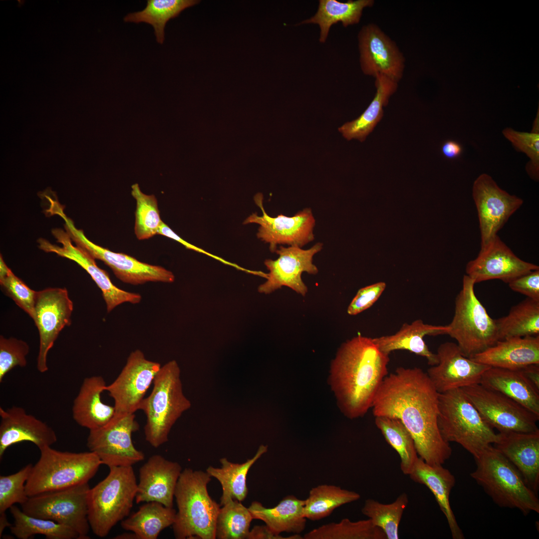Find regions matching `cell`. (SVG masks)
Returning a JSON list of instances; mask_svg holds the SVG:
<instances>
[{"label": "cell", "instance_id": "obj_1", "mask_svg": "<svg viewBox=\"0 0 539 539\" xmlns=\"http://www.w3.org/2000/svg\"><path fill=\"white\" fill-rule=\"evenodd\" d=\"M439 394L422 369L399 367L385 377L371 407L374 417L399 419L419 457L430 465H443L452 453L438 427Z\"/></svg>", "mask_w": 539, "mask_h": 539}, {"label": "cell", "instance_id": "obj_2", "mask_svg": "<svg viewBox=\"0 0 539 539\" xmlns=\"http://www.w3.org/2000/svg\"><path fill=\"white\" fill-rule=\"evenodd\" d=\"M389 354L372 338L357 336L342 343L332 360L330 381L339 408L348 418L364 416L388 374Z\"/></svg>", "mask_w": 539, "mask_h": 539}, {"label": "cell", "instance_id": "obj_3", "mask_svg": "<svg viewBox=\"0 0 539 539\" xmlns=\"http://www.w3.org/2000/svg\"><path fill=\"white\" fill-rule=\"evenodd\" d=\"M211 480L206 471L182 470L174 493L178 512L172 526L176 539H216L220 505L209 494L207 486Z\"/></svg>", "mask_w": 539, "mask_h": 539}, {"label": "cell", "instance_id": "obj_4", "mask_svg": "<svg viewBox=\"0 0 539 539\" xmlns=\"http://www.w3.org/2000/svg\"><path fill=\"white\" fill-rule=\"evenodd\" d=\"M471 477L498 506L517 509L524 515L539 513L537 495L514 465L492 445L474 458Z\"/></svg>", "mask_w": 539, "mask_h": 539}, {"label": "cell", "instance_id": "obj_5", "mask_svg": "<svg viewBox=\"0 0 539 539\" xmlns=\"http://www.w3.org/2000/svg\"><path fill=\"white\" fill-rule=\"evenodd\" d=\"M180 373L175 360L161 366L154 378L151 392L140 406L139 410L143 411L146 417L145 439L154 448L168 441L173 426L191 407L190 401L183 393Z\"/></svg>", "mask_w": 539, "mask_h": 539}, {"label": "cell", "instance_id": "obj_6", "mask_svg": "<svg viewBox=\"0 0 539 539\" xmlns=\"http://www.w3.org/2000/svg\"><path fill=\"white\" fill-rule=\"evenodd\" d=\"M438 425L444 440L459 444L474 458L498 439L462 388L439 393Z\"/></svg>", "mask_w": 539, "mask_h": 539}, {"label": "cell", "instance_id": "obj_7", "mask_svg": "<svg viewBox=\"0 0 539 539\" xmlns=\"http://www.w3.org/2000/svg\"><path fill=\"white\" fill-rule=\"evenodd\" d=\"M109 468L108 475L89 489L87 497L90 527L100 538L130 515L137 490L132 466Z\"/></svg>", "mask_w": 539, "mask_h": 539}, {"label": "cell", "instance_id": "obj_8", "mask_svg": "<svg viewBox=\"0 0 539 539\" xmlns=\"http://www.w3.org/2000/svg\"><path fill=\"white\" fill-rule=\"evenodd\" d=\"M25 484L29 497L88 483L102 465L94 452L60 451L51 446L40 450Z\"/></svg>", "mask_w": 539, "mask_h": 539}, {"label": "cell", "instance_id": "obj_9", "mask_svg": "<svg viewBox=\"0 0 539 539\" xmlns=\"http://www.w3.org/2000/svg\"><path fill=\"white\" fill-rule=\"evenodd\" d=\"M475 282L467 275L455 299V313L447 334L455 339L463 355L471 358L499 341L495 319L476 296Z\"/></svg>", "mask_w": 539, "mask_h": 539}, {"label": "cell", "instance_id": "obj_10", "mask_svg": "<svg viewBox=\"0 0 539 539\" xmlns=\"http://www.w3.org/2000/svg\"><path fill=\"white\" fill-rule=\"evenodd\" d=\"M84 483L63 490L39 494L29 497L21 505L25 514L49 520L68 527L79 536L89 539L87 497L90 489Z\"/></svg>", "mask_w": 539, "mask_h": 539}, {"label": "cell", "instance_id": "obj_11", "mask_svg": "<svg viewBox=\"0 0 539 539\" xmlns=\"http://www.w3.org/2000/svg\"><path fill=\"white\" fill-rule=\"evenodd\" d=\"M54 214L64 221L65 230L72 241L86 250L95 260L104 262L122 281L138 285L149 281L171 283L174 281L172 272L163 267L141 262L127 255L112 252L93 243L87 238L82 230L75 227L62 207L56 208Z\"/></svg>", "mask_w": 539, "mask_h": 539}, {"label": "cell", "instance_id": "obj_12", "mask_svg": "<svg viewBox=\"0 0 539 539\" xmlns=\"http://www.w3.org/2000/svg\"><path fill=\"white\" fill-rule=\"evenodd\" d=\"M484 420L499 432L539 431V416L498 391L480 383L462 388Z\"/></svg>", "mask_w": 539, "mask_h": 539}, {"label": "cell", "instance_id": "obj_13", "mask_svg": "<svg viewBox=\"0 0 539 539\" xmlns=\"http://www.w3.org/2000/svg\"><path fill=\"white\" fill-rule=\"evenodd\" d=\"M135 414H115L105 425L89 430L87 446L95 453L102 464L108 467L132 466L144 460L143 452L134 446L133 432L139 429Z\"/></svg>", "mask_w": 539, "mask_h": 539}, {"label": "cell", "instance_id": "obj_14", "mask_svg": "<svg viewBox=\"0 0 539 539\" xmlns=\"http://www.w3.org/2000/svg\"><path fill=\"white\" fill-rule=\"evenodd\" d=\"M161 367L159 363L147 359L139 349L130 354L119 375L105 388L114 400L115 414H134L139 410Z\"/></svg>", "mask_w": 539, "mask_h": 539}, {"label": "cell", "instance_id": "obj_15", "mask_svg": "<svg viewBox=\"0 0 539 539\" xmlns=\"http://www.w3.org/2000/svg\"><path fill=\"white\" fill-rule=\"evenodd\" d=\"M472 195L478 212L481 248L497 236L523 201L502 189L487 174H481L475 180Z\"/></svg>", "mask_w": 539, "mask_h": 539}, {"label": "cell", "instance_id": "obj_16", "mask_svg": "<svg viewBox=\"0 0 539 539\" xmlns=\"http://www.w3.org/2000/svg\"><path fill=\"white\" fill-rule=\"evenodd\" d=\"M256 204L263 214L255 213L249 216L244 224H257L260 226L257 237L270 244V249L274 252L277 245H288L301 248L314 239L313 233L315 220L310 208H305L292 217L278 215L270 217L266 212L263 204V196L257 194L254 198Z\"/></svg>", "mask_w": 539, "mask_h": 539}, {"label": "cell", "instance_id": "obj_17", "mask_svg": "<svg viewBox=\"0 0 539 539\" xmlns=\"http://www.w3.org/2000/svg\"><path fill=\"white\" fill-rule=\"evenodd\" d=\"M73 302L65 288H47L37 292L33 321L39 335L37 369L48 370L47 356L60 332L71 324Z\"/></svg>", "mask_w": 539, "mask_h": 539}, {"label": "cell", "instance_id": "obj_18", "mask_svg": "<svg viewBox=\"0 0 539 539\" xmlns=\"http://www.w3.org/2000/svg\"><path fill=\"white\" fill-rule=\"evenodd\" d=\"M52 234L61 246L40 238L37 241L38 248L45 252L53 253L72 260L84 269L101 290L108 312L124 302L137 304L140 302L142 297L140 294L125 291L115 286L107 273L97 266L95 259L86 250L73 245L66 231L55 228L52 230Z\"/></svg>", "mask_w": 539, "mask_h": 539}, {"label": "cell", "instance_id": "obj_19", "mask_svg": "<svg viewBox=\"0 0 539 539\" xmlns=\"http://www.w3.org/2000/svg\"><path fill=\"white\" fill-rule=\"evenodd\" d=\"M322 246V243H317L308 250L294 246H280L276 249L274 252L279 257L275 260L267 259L264 262L269 272L266 274V281L259 286V292L269 294L285 286L305 295L308 289L301 279V274L318 272L312 262L313 257L321 250Z\"/></svg>", "mask_w": 539, "mask_h": 539}, {"label": "cell", "instance_id": "obj_20", "mask_svg": "<svg viewBox=\"0 0 539 539\" xmlns=\"http://www.w3.org/2000/svg\"><path fill=\"white\" fill-rule=\"evenodd\" d=\"M360 63L365 75H384L397 82L403 76L405 58L396 43L377 24L364 25L358 34Z\"/></svg>", "mask_w": 539, "mask_h": 539}, {"label": "cell", "instance_id": "obj_21", "mask_svg": "<svg viewBox=\"0 0 539 539\" xmlns=\"http://www.w3.org/2000/svg\"><path fill=\"white\" fill-rule=\"evenodd\" d=\"M436 355L438 363L426 373L439 393L480 383L483 373L491 367L465 357L452 342L441 344Z\"/></svg>", "mask_w": 539, "mask_h": 539}, {"label": "cell", "instance_id": "obj_22", "mask_svg": "<svg viewBox=\"0 0 539 539\" xmlns=\"http://www.w3.org/2000/svg\"><path fill=\"white\" fill-rule=\"evenodd\" d=\"M539 269L538 266L518 258L497 235L481 248L476 258L468 263L466 272L475 283L495 279L508 283Z\"/></svg>", "mask_w": 539, "mask_h": 539}, {"label": "cell", "instance_id": "obj_23", "mask_svg": "<svg viewBox=\"0 0 539 539\" xmlns=\"http://www.w3.org/2000/svg\"><path fill=\"white\" fill-rule=\"evenodd\" d=\"M182 471L177 462L158 454L150 457L139 469L136 503L156 502L173 507L174 493Z\"/></svg>", "mask_w": 539, "mask_h": 539}, {"label": "cell", "instance_id": "obj_24", "mask_svg": "<svg viewBox=\"0 0 539 539\" xmlns=\"http://www.w3.org/2000/svg\"><path fill=\"white\" fill-rule=\"evenodd\" d=\"M0 459L9 447L16 443L30 442L40 450L57 441L50 426L22 407L14 406L4 409L0 407Z\"/></svg>", "mask_w": 539, "mask_h": 539}, {"label": "cell", "instance_id": "obj_25", "mask_svg": "<svg viewBox=\"0 0 539 539\" xmlns=\"http://www.w3.org/2000/svg\"><path fill=\"white\" fill-rule=\"evenodd\" d=\"M494 447L517 469L526 484L536 494L539 489V431L498 433Z\"/></svg>", "mask_w": 539, "mask_h": 539}, {"label": "cell", "instance_id": "obj_26", "mask_svg": "<svg viewBox=\"0 0 539 539\" xmlns=\"http://www.w3.org/2000/svg\"><path fill=\"white\" fill-rule=\"evenodd\" d=\"M471 359L491 367L511 370L539 364V335L499 340Z\"/></svg>", "mask_w": 539, "mask_h": 539}, {"label": "cell", "instance_id": "obj_27", "mask_svg": "<svg viewBox=\"0 0 539 539\" xmlns=\"http://www.w3.org/2000/svg\"><path fill=\"white\" fill-rule=\"evenodd\" d=\"M106 385L101 376L83 380L72 408L73 418L79 426L94 430L104 426L114 417V406L103 403L101 399Z\"/></svg>", "mask_w": 539, "mask_h": 539}, {"label": "cell", "instance_id": "obj_28", "mask_svg": "<svg viewBox=\"0 0 539 539\" xmlns=\"http://www.w3.org/2000/svg\"><path fill=\"white\" fill-rule=\"evenodd\" d=\"M447 325L426 324L421 319L411 323H404L395 334L372 338L373 342L383 352L389 354L397 350H405L425 357L430 366L436 365V354L430 351L424 338L426 335L447 334Z\"/></svg>", "mask_w": 539, "mask_h": 539}, {"label": "cell", "instance_id": "obj_29", "mask_svg": "<svg viewBox=\"0 0 539 539\" xmlns=\"http://www.w3.org/2000/svg\"><path fill=\"white\" fill-rule=\"evenodd\" d=\"M409 475L412 481L426 486L433 493L447 519L452 538L465 539L450 503V494L456 482L454 476L442 465H430L420 457Z\"/></svg>", "mask_w": 539, "mask_h": 539}, {"label": "cell", "instance_id": "obj_30", "mask_svg": "<svg viewBox=\"0 0 539 539\" xmlns=\"http://www.w3.org/2000/svg\"><path fill=\"white\" fill-rule=\"evenodd\" d=\"M304 503V500L288 495L273 508H266L260 502L254 501L248 509L254 519L263 521L273 533L299 534L304 530L306 525Z\"/></svg>", "mask_w": 539, "mask_h": 539}, {"label": "cell", "instance_id": "obj_31", "mask_svg": "<svg viewBox=\"0 0 539 539\" xmlns=\"http://www.w3.org/2000/svg\"><path fill=\"white\" fill-rule=\"evenodd\" d=\"M480 384L498 391L539 416V390L520 370L490 367L483 374Z\"/></svg>", "mask_w": 539, "mask_h": 539}, {"label": "cell", "instance_id": "obj_32", "mask_svg": "<svg viewBox=\"0 0 539 539\" xmlns=\"http://www.w3.org/2000/svg\"><path fill=\"white\" fill-rule=\"evenodd\" d=\"M375 95L363 113L356 119L343 124L338 128L348 140L352 139L363 142L371 132L383 115V107L387 105L390 97L396 91L398 83L384 75L375 77Z\"/></svg>", "mask_w": 539, "mask_h": 539}, {"label": "cell", "instance_id": "obj_33", "mask_svg": "<svg viewBox=\"0 0 539 539\" xmlns=\"http://www.w3.org/2000/svg\"><path fill=\"white\" fill-rule=\"evenodd\" d=\"M268 451V446L261 445L254 456L241 464L229 461L226 458L220 459L221 468L210 466L206 472L211 477L216 478L220 483L222 495L220 506L230 499L243 501L248 494L247 477L253 465Z\"/></svg>", "mask_w": 539, "mask_h": 539}, {"label": "cell", "instance_id": "obj_34", "mask_svg": "<svg viewBox=\"0 0 539 539\" xmlns=\"http://www.w3.org/2000/svg\"><path fill=\"white\" fill-rule=\"evenodd\" d=\"M176 512L173 507L158 502H146L122 520L121 527L135 533L138 539H156L163 530L172 526Z\"/></svg>", "mask_w": 539, "mask_h": 539}, {"label": "cell", "instance_id": "obj_35", "mask_svg": "<svg viewBox=\"0 0 539 539\" xmlns=\"http://www.w3.org/2000/svg\"><path fill=\"white\" fill-rule=\"evenodd\" d=\"M373 0H348L341 2L336 0H320L317 12L301 23H316L320 28L319 41L324 42L331 26L341 22L344 27L358 23L364 8L371 7Z\"/></svg>", "mask_w": 539, "mask_h": 539}, {"label": "cell", "instance_id": "obj_36", "mask_svg": "<svg viewBox=\"0 0 539 539\" xmlns=\"http://www.w3.org/2000/svg\"><path fill=\"white\" fill-rule=\"evenodd\" d=\"M495 321L499 340L539 335V301L527 297Z\"/></svg>", "mask_w": 539, "mask_h": 539}, {"label": "cell", "instance_id": "obj_37", "mask_svg": "<svg viewBox=\"0 0 539 539\" xmlns=\"http://www.w3.org/2000/svg\"><path fill=\"white\" fill-rule=\"evenodd\" d=\"M199 1L197 0H148L143 10L128 13L124 17V20L127 22H145L151 24L154 28L157 41L162 44L167 22L178 16L185 9Z\"/></svg>", "mask_w": 539, "mask_h": 539}, {"label": "cell", "instance_id": "obj_38", "mask_svg": "<svg viewBox=\"0 0 539 539\" xmlns=\"http://www.w3.org/2000/svg\"><path fill=\"white\" fill-rule=\"evenodd\" d=\"M360 498L355 492L333 485H320L312 488L304 500V516L312 521H318L329 516L338 507Z\"/></svg>", "mask_w": 539, "mask_h": 539}, {"label": "cell", "instance_id": "obj_39", "mask_svg": "<svg viewBox=\"0 0 539 539\" xmlns=\"http://www.w3.org/2000/svg\"><path fill=\"white\" fill-rule=\"evenodd\" d=\"M375 424L387 443L399 454L402 473L409 475L419 457L411 433L402 421L395 417L376 416Z\"/></svg>", "mask_w": 539, "mask_h": 539}, {"label": "cell", "instance_id": "obj_40", "mask_svg": "<svg viewBox=\"0 0 539 539\" xmlns=\"http://www.w3.org/2000/svg\"><path fill=\"white\" fill-rule=\"evenodd\" d=\"M9 512L14 519L10 527L11 533L19 539H28L40 534L48 539H80L78 533L71 528L54 521L32 517L13 505Z\"/></svg>", "mask_w": 539, "mask_h": 539}, {"label": "cell", "instance_id": "obj_41", "mask_svg": "<svg viewBox=\"0 0 539 539\" xmlns=\"http://www.w3.org/2000/svg\"><path fill=\"white\" fill-rule=\"evenodd\" d=\"M304 539H387L384 532L370 519L353 522L345 518L323 525L305 534Z\"/></svg>", "mask_w": 539, "mask_h": 539}, {"label": "cell", "instance_id": "obj_42", "mask_svg": "<svg viewBox=\"0 0 539 539\" xmlns=\"http://www.w3.org/2000/svg\"><path fill=\"white\" fill-rule=\"evenodd\" d=\"M408 502V497L405 493L388 504L369 499L365 501L361 512L374 526L384 532L387 539H398L399 526Z\"/></svg>", "mask_w": 539, "mask_h": 539}, {"label": "cell", "instance_id": "obj_43", "mask_svg": "<svg viewBox=\"0 0 539 539\" xmlns=\"http://www.w3.org/2000/svg\"><path fill=\"white\" fill-rule=\"evenodd\" d=\"M220 508L216 522V538L247 539L254 519L249 509L241 502L230 499Z\"/></svg>", "mask_w": 539, "mask_h": 539}, {"label": "cell", "instance_id": "obj_44", "mask_svg": "<svg viewBox=\"0 0 539 539\" xmlns=\"http://www.w3.org/2000/svg\"><path fill=\"white\" fill-rule=\"evenodd\" d=\"M131 188V194L136 201L134 232L138 240L148 239L158 234L163 222L157 201L154 195L142 192L138 184Z\"/></svg>", "mask_w": 539, "mask_h": 539}, {"label": "cell", "instance_id": "obj_45", "mask_svg": "<svg viewBox=\"0 0 539 539\" xmlns=\"http://www.w3.org/2000/svg\"><path fill=\"white\" fill-rule=\"evenodd\" d=\"M0 283L5 294L33 320L37 292L17 277L0 258Z\"/></svg>", "mask_w": 539, "mask_h": 539}, {"label": "cell", "instance_id": "obj_46", "mask_svg": "<svg viewBox=\"0 0 539 539\" xmlns=\"http://www.w3.org/2000/svg\"><path fill=\"white\" fill-rule=\"evenodd\" d=\"M32 466L29 464L15 473L0 476V514L5 513L14 504L21 505L27 501L25 484Z\"/></svg>", "mask_w": 539, "mask_h": 539}, {"label": "cell", "instance_id": "obj_47", "mask_svg": "<svg viewBox=\"0 0 539 539\" xmlns=\"http://www.w3.org/2000/svg\"><path fill=\"white\" fill-rule=\"evenodd\" d=\"M505 137L517 151L525 153L530 159L526 166L527 173L535 181L539 178V133L520 132L506 128L502 132Z\"/></svg>", "mask_w": 539, "mask_h": 539}, {"label": "cell", "instance_id": "obj_48", "mask_svg": "<svg viewBox=\"0 0 539 539\" xmlns=\"http://www.w3.org/2000/svg\"><path fill=\"white\" fill-rule=\"evenodd\" d=\"M29 350L28 344L15 338L0 336V382L5 375L16 366L25 367Z\"/></svg>", "mask_w": 539, "mask_h": 539}, {"label": "cell", "instance_id": "obj_49", "mask_svg": "<svg viewBox=\"0 0 539 539\" xmlns=\"http://www.w3.org/2000/svg\"><path fill=\"white\" fill-rule=\"evenodd\" d=\"M386 284L378 282L360 288L347 308V313L357 315L372 306L384 291Z\"/></svg>", "mask_w": 539, "mask_h": 539}, {"label": "cell", "instance_id": "obj_50", "mask_svg": "<svg viewBox=\"0 0 539 539\" xmlns=\"http://www.w3.org/2000/svg\"><path fill=\"white\" fill-rule=\"evenodd\" d=\"M508 284L513 290L539 301V269L518 276Z\"/></svg>", "mask_w": 539, "mask_h": 539}, {"label": "cell", "instance_id": "obj_51", "mask_svg": "<svg viewBox=\"0 0 539 539\" xmlns=\"http://www.w3.org/2000/svg\"><path fill=\"white\" fill-rule=\"evenodd\" d=\"M158 234L163 236H165L166 237H168V238L172 239H173L174 240H175V241L178 242L179 243L183 245V246H184L188 249L192 250L195 251L196 252H197L198 253H200L205 254L206 255H207V256H208L209 257H212V258L215 259L216 260H217L223 263L224 264L229 265H230V266H232L234 267H235L236 268H237L238 269H239L240 270H242V268L239 267L238 265H236L235 264L229 262H228L227 261H225L224 259H223L222 258H220V257H219L218 256H216L215 255H212V254L207 252V251L204 250L203 249H201V248H200L199 247H196V246H194V245H192V244L185 241L183 239L180 238L167 225H166L163 222H162V223H161V225L160 226V228H159L158 232Z\"/></svg>", "mask_w": 539, "mask_h": 539}, {"label": "cell", "instance_id": "obj_52", "mask_svg": "<svg viewBox=\"0 0 539 539\" xmlns=\"http://www.w3.org/2000/svg\"><path fill=\"white\" fill-rule=\"evenodd\" d=\"M303 539L299 534H294L284 538L280 535H276L271 532L265 526H255L250 531L248 539Z\"/></svg>", "mask_w": 539, "mask_h": 539}, {"label": "cell", "instance_id": "obj_53", "mask_svg": "<svg viewBox=\"0 0 539 539\" xmlns=\"http://www.w3.org/2000/svg\"><path fill=\"white\" fill-rule=\"evenodd\" d=\"M442 153L448 159H453L459 157L463 151L462 146L454 140L445 141L441 147Z\"/></svg>", "mask_w": 539, "mask_h": 539}, {"label": "cell", "instance_id": "obj_54", "mask_svg": "<svg viewBox=\"0 0 539 539\" xmlns=\"http://www.w3.org/2000/svg\"><path fill=\"white\" fill-rule=\"evenodd\" d=\"M523 375L539 390V364H532L520 369Z\"/></svg>", "mask_w": 539, "mask_h": 539}, {"label": "cell", "instance_id": "obj_55", "mask_svg": "<svg viewBox=\"0 0 539 539\" xmlns=\"http://www.w3.org/2000/svg\"><path fill=\"white\" fill-rule=\"evenodd\" d=\"M11 525L7 519L6 514H0V538L1 537V535L5 528L10 527Z\"/></svg>", "mask_w": 539, "mask_h": 539}, {"label": "cell", "instance_id": "obj_56", "mask_svg": "<svg viewBox=\"0 0 539 539\" xmlns=\"http://www.w3.org/2000/svg\"><path fill=\"white\" fill-rule=\"evenodd\" d=\"M115 539H138V538L136 534L132 532L130 533H124L114 538Z\"/></svg>", "mask_w": 539, "mask_h": 539}]
</instances>
